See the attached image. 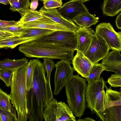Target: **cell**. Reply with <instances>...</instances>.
I'll list each match as a JSON object with an SVG mask.
<instances>
[{
  "label": "cell",
  "instance_id": "cell-19",
  "mask_svg": "<svg viewBox=\"0 0 121 121\" xmlns=\"http://www.w3.org/2000/svg\"><path fill=\"white\" fill-rule=\"evenodd\" d=\"M73 21L79 26L88 27L96 24L99 20L89 12L81 13L75 17Z\"/></svg>",
  "mask_w": 121,
  "mask_h": 121
},
{
  "label": "cell",
  "instance_id": "cell-8",
  "mask_svg": "<svg viewBox=\"0 0 121 121\" xmlns=\"http://www.w3.org/2000/svg\"><path fill=\"white\" fill-rule=\"evenodd\" d=\"M109 50L104 39L95 32L92 36L90 45L84 55L95 64L104 59L108 54Z\"/></svg>",
  "mask_w": 121,
  "mask_h": 121
},
{
  "label": "cell",
  "instance_id": "cell-2",
  "mask_svg": "<svg viewBox=\"0 0 121 121\" xmlns=\"http://www.w3.org/2000/svg\"><path fill=\"white\" fill-rule=\"evenodd\" d=\"M19 50L26 57L72 60L74 50L56 42L37 39L21 44Z\"/></svg>",
  "mask_w": 121,
  "mask_h": 121
},
{
  "label": "cell",
  "instance_id": "cell-28",
  "mask_svg": "<svg viewBox=\"0 0 121 121\" xmlns=\"http://www.w3.org/2000/svg\"><path fill=\"white\" fill-rule=\"evenodd\" d=\"M16 109L11 111L0 108V121H18Z\"/></svg>",
  "mask_w": 121,
  "mask_h": 121
},
{
  "label": "cell",
  "instance_id": "cell-1",
  "mask_svg": "<svg viewBox=\"0 0 121 121\" xmlns=\"http://www.w3.org/2000/svg\"><path fill=\"white\" fill-rule=\"evenodd\" d=\"M34 71L32 86L27 92V116L29 121H42L49 102L44 66L39 58L32 60Z\"/></svg>",
  "mask_w": 121,
  "mask_h": 121
},
{
  "label": "cell",
  "instance_id": "cell-24",
  "mask_svg": "<svg viewBox=\"0 0 121 121\" xmlns=\"http://www.w3.org/2000/svg\"><path fill=\"white\" fill-rule=\"evenodd\" d=\"M43 58V61L42 63L47 74L46 78L48 84V94L51 95H52V92L51 86L50 77L51 71L55 67V64L51 59L47 58Z\"/></svg>",
  "mask_w": 121,
  "mask_h": 121
},
{
  "label": "cell",
  "instance_id": "cell-20",
  "mask_svg": "<svg viewBox=\"0 0 121 121\" xmlns=\"http://www.w3.org/2000/svg\"><path fill=\"white\" fill-rule=\"evenodd\" d=\"M28 59L25 57L18 60L8 58L0 60V69L14 70L28 64Z\"/></svg>",
  "mask_w": 121,
  "mask_h": 121
},
{
  "label": "cell",
  "instance_id": "cell-36",
  "mask_svg": "<svg viewBox=\"0 0 121 121\" xmlns=\"http://www.w3.org/2000/svg\"><path fill=\"white\" fill-rule=\"evenodd\" d=\"M116 24L117 28L118 29H121V13H120L117 17L116 21Z\"/></svg>",
  "mask_w": 121,
  "mask_h": 121
},
{
  "label": "cell",
  "instance_id": "cell-15",
  "mask_svg": "<svg viewBox=\"0 0 121 121\" xmlns=\"http://www.w3.org/2000/svg\"><path fill=\"white\" fill-rule=\"evenodd\" d=\"M120 52L117 50H112L103 59L101 64L105 68V70L121 74Z\"/></svg>",
  "mask_w": 121,
  "mask_h": 121
},
{
  "label": "cell",
  "instance_id": "cell-42",
  "mask_svg": "<svg viewBox=\"0 0 121 121\" xmlns=\"http://www.w3.org/2000/svg\"><path fill=\"white\" fill-rule=\"evenodd\" d=\"M1 69H0V70Z\"/></svg>",
  "mask_w": 121,
  "mask_h": 121
},
{
  "label": "cell",
  "instance_id": "cell-25",
  "mask_svg": "<svg viewBox=\"0 0 121 121\" xmlns=\"http://www.w3.org/2000/svg\"><path fill=\"white\" fill-rule=\"evenodd\" d=\"M10 101V95L0 88V108L10 111L15 109Z\"/></svg>",
  "mask_w": 121,
  "mask_h": 121
},
{
  "label": "cell",
  "instance_id": "cell-12",
  "mask_svg": "<svg viewBox=\"0 0 121 121\" xmlns=\"http://www.w3.org/2000/svg\"><path fill=\"white\" fill-rule=\"evenodd\" d=\"M57 10L63 17L72 21L81 13L89 12L81 0H70L64 4Z\"/></svg>",
  "mask_w": 121,
  "mask_h": 121
},
{
  "label": "cell",
  "instance_id": "cell-16",
  "mask_svg": "<svg viewBox=\"0 0 121 121\" xmlns=\"http://www.w3.org/2000/svg\"><path fill=\"white\" fill-rule=\"evenodd\" d=\"M75 32L78 39L76 50L84 54L90 45L92 35L95 32L91 28L80 26Z\"/></svg>",
  "mask_w": 121,
  "mask_h": 121
},
{
  "label": "cell",
  "instance_id": "cell-26",
  "mask_svg": "<svg viewBox=\"0 0 121 121\" xmlns=\"http://www.w3.org/2000/svg\"><path fill=\"white\" fill-rule=\"evenodd\" d=\"M104 70L105 68L101 63L94 64L88 77L85 79L88 82L97 80L100 77L101 73Z\"/></svg>",
  "mask_w": 121,
  "mask_h": 121
},
{
  "label": "cell",
  "instance_id": "cell-9",
  "mask_svg": "<svg viewBox=\"0 0 121 121\" xmlns=\"http://www.w3.org/2000/svg\"><path fill=\"white\" fill-rule=\"evenodd\" d=\"M71 63L68 60L63 59L55 65L56 71L54 75L55 87L52 92L54 95H58L65 86L67 81L75 71L71 65Z\"/></svg>",
  "mask_w": 121,
  "mask_h": 121
},
{
  "label": "cell",
  "instance_id": "cell-35",
  "mask_svg": "<svg viewBox=\"0 0 121 121\" xmlns=\"http://www.w3.org/2000/svg\"><path fill=\"white\" fill-rule=\"evenodd\" d=\"M14 35L12 33L3 30H0V38H3Z\"/></svg>",
  "mask_w": 121,
  "mask_h": 121
},
{
  "label": "cell",
  "instance_id": "cell-3",
  "mask_svg": "<svg viewBox=\"0 0 121 121\" xmlns=\"http://www.w3.org/2000/svg\"><path fill=\"white\" fill-rule=\"evenodd\" d=\"M27 65L13 71L9 95L11 103L17 112L18 121L28 119L25 78Z\"/></svg>",
  "mask_w": 121,
  "mask_h": 121
},
{
  "label": "cell",
  "instance_id": "cell-10",
  "mask_svg": "<svg viewBox=\"0 0 121 121\" xmlns=\"http://www.w3.org/2000/svg\"><path fill=\"white\" fill-rule=\"evenodd\" d=\"M95 32L104 39L110 49L121 51V32H116L110 23H100L96 26Z\"/></svg>",
  "mask_w": 121,
  "mask_h": 121
},
{
  "label": "cell",
  "instance_id": "cell-6",
  "mask_svg": "<svg viewBox=\"0 0 121 121\" xmlns=\"http://www.w3.org/2000/svg\"><path fill=\"white\" fill-rule=\"evenodd\" d=\"M45 121H76L68 105L58 102L54 98L50 100L43 114Z\"/></svg>",
  "mask_w": 121,
  "mask_h": 121
},
{
  "label": "cell",
  "instance_id": "cell-18",
  "mask_svg": "<svg viewBox=\"0 0 121 121\" xmlns=\"http://www.w3.org/2000/svg\"><path fill=\"white\" fill-rule=\"evenodd\" d=\"M102 10L106 16H114L121 11V0H104Z\"/></svg>",
  "mask_w": 121,
  "mask_h": 121
},
{
  "label": "cell",
  "instance_id": "cell-21",
  "mask_svg": "<svg viewBox=\"0 0 121 121\" xmlns=\"http://www.w3.org/2000/svg\"><path fill=\"white\" fill-rule=\"evenodd\" d=\"M23 38L18 36L0 38V49L9 48L13 49L19 45L24 44Z\"/></svg>",
  "mask_w": 121,
  "mask_h": 121
},
{
  "label": "cell",
  "instance_id": "cell-39",
  "mask_svg": "<svg viewBox=\"0 0 121 121\" xmlns=\"http://www.w3.org/2000/svg\"><path fill=\"white\" fill-rule=\"evenodd\" d=\"M83 2H86V1H88L90 0H81Z\"/></svg>",
  "mask_w": 121,
  "mask_h": 121
},
{
  "label": "cell",
  "instance_id": "cell-14",
  "mask_svg": "<svg viewBox=\"0 0 121 121\" xmlns=\"http://www.w3.org/2000/svg\"><path fill=\"white\" fill-rule=\"evenodd\" d=\"M72 60L74 70L84 78L88 77L94 64L79 51H77Z\"/></svg>",
  "mask_w": 121,
  "mask_h": 121
},
{
  "label": "cell",
  "instance_id": "cell-13",
  "mask_svg": "<svg viewBox=\"0 0 121 121\" xmlns=\"http://www.w3.org/2000/svg\"><path fill=\"white\" fill-rule=\"evenodd\" d=\"M17 24L21 26L24 28H36L51 30L55 31H71L66 27L53 21L44 15L42 18L36 20Z\"/></svg>",
  "mask_w": 121,
  "mask_h": 121
},
{
  "label": "cell",
  "instance_id": "cell-27",
  "mask_svg": "<svg viewBox=\"0 0 121 121\" xmlns=\"http://www.w3.org/2000/svg\"><path fill=\"white\" fill-rule=\"evenodd\" d=\"M34 71L33 64L32 60L29 61L26 74V88L27 91L31 88L33 81Z\"/></svg>",
  "mask_w": 121,
  "mask_h": 121
},
{
  "label": "cell",
  "instance_id": "cell-17",
  "mask_svg": "<svg viewBox=\"0 0 121 121\" xmlns=\"http://www.w3.org/2000/svg\"><path fill=\"white\" fill-rule=\"evenodd\" d=\"M39 10L46 16L55 22L68 28L71 31H76L79 28V26L76 25L73 22L63 17L59 13L56 8L46 10L42 7Z\"/></svg>",
  "mask_w": 121,
  "mask_h": 121
},
{
  "label": "cell",
  "instance_id": "cell-37",
  "mask_svg": "<svg viewBox=\"0 0 121 121\" xmlns=\"http://www.w3.org/2000/svg\"><path fill=\"white\" fill-rule=\"evenodd\" d=\"M77 121H95V120H94L92 118L89 117H86L83 119H81V118H79L78 120Z\"/></svg>",
  "mask_w": 121,
  "mask_h": 121
},
{
  "label": "cell",
  "instance_id": "cell-31",
  "mask_svg": "<svg viewBox=\"0 0 121 121\" xmlns=\"http://www.w3.org/2000/svg\"><path fill=\"white\" fill-rule=\"evenodd\" d=\"M2 29L10 32L14 35L18 36L23 32L24 28L17 24L10 26L2 27Z\"/></svg>",
  "mask_w": 121,
  "mask_h": 121
},
{
  "label": "cell",
  "instance_id": "cell-5",
  "mask_svg": "<svg viewBox=\"0 0 121 121\" xmlns=\"http://www.w3.org/2000/svg\"><path fill=\"white\" fill-rule=\"evenodd\" d=\"M106 84L103 77L88 82L85 95L88 107L103 121H104L105 110L108 106L107 99L104 89Z\"/></svg>",
  "mask_w": 121,
  "mask_h": 121
},
{
  "label": "cell",
  "instance_id": "cell-11",
  "mask_svg": "<svg viewBox=\"0 0 121 121\" xmlns=\"http://www.w3.org/2000/svg\"><path fill=\"white\" fill-rule=\"evenodd\" d=\"M38 39L60 43L74 51L76 50L77 45V35L76 32L73 31H55Z\"/></svg>",
  "mask_w": 121,
  "mask_h": 121
},
{
  "label": "cell",
  "instance_id": "cell-41",
  "mask_svg": "<svg viewBox=\"0 0 121 121\" xmlns=\"http://www.w3.org/2000/svg\"><path fill=\"white\" fill-rule=\"evenodd\" d=\"M59 0L60 1H62V0Z\"/></svg>",
  "mask_w": 121,
  "mask_h": 121
},
{
  "label": "cell",
  "instance_id": "cell-23",
  "mask_svg": "<svg viewBox=\"0 0 121 121\" xmlns=\"http://www.w3.org/2000/svg\"><path fill=\"white\" fill-rule=\"evenodd\" d=\"M44 15L40 11H33L29 8L25 11L24 15L17 21V24L36 20L43 17Z\"/></svg>",
  "mask_w": 121,
  "mask_h": 121
},
{
  "label": "cell",
  "instance_id": "cell-22",
  "mask_svg": "<svg viewBox=\"0 0 121 121\" xmlns=\"http://www.w3.org/2000/svg\"><path fill=\"white\" fill-rule=\"evenodd\" d=\"M10 5V9L13 12L17 11L21 17L25 14L26 11L30 7L29 0H8Z\"/></svg>",
  "mask_w": 121,
  "mask_h": 121
},
{
  "label": "cell",
  "instance_id": "cell-34",
  "mask_svg": "<svg viewBox=\"0 0 121 121\" xmlns=\"http://www.w3.org/2000/svg\"><path fill=\"white\" fill-rule=\"evenodd\" d=\"M39 0H31L30 4V9L33 11H35L39 4Z\"/></svg>",
  "mask_w": 121,
  "mask_h": 121
},
{
  "label": "cell",
  "instance_id": "cell-7",
  "mask_svg": "<svg viewBox=\"0 0 121 121\" xmlns=\"http://www.w3.org/2000/svg\"><path fill=\"white\" fill-rule=\"evenodd\" d=\"M108 106L104 114V121H121V92L105 87Z\"/></svg>",
  "mask_w": 121,
  "mask_h": 121
},
{
  "label": "cell",
  "instance_id": "cell-30",
  "mask_svg": "<svg viewBox=\"0 0 121 121\" xmlns=\"http://www.w3.org/2000/svg\"><path fill=\"white\" fill-rule=\"evenodd\" d=\"M43 8L46 10H51L60 7L62 5V1L59 0H43Z\"/></svg>",
  "mask_w": 121,
  "mask_h": 121
},
{
  "label": "cell",
  "instance_id": "cell-38",
  "mask_svg": "<svg viewBox=\"0 0 121 121\" xmlns=\"http://www.w3.org/2000/svg\"><path fill=\"white\" fill-rule=\"evenodd\" d=\"M0 3L6 5L10 4L8 0H0Z\"/></svg>",
  "mask_w": 121,
  "mask_h": 121
},
{
  "label": "cell",
  "instance_id": "cell-32",
  "mask_svg": "<svg viewBox=\"0 0 121 121\" xmlns=\"http://www.w3.org/2000/svg\"><path fill=\"white\" fill-rule=\"evenodd\" d=\"M107 82L111 87L121 86V74H112L108 79Z\"/></svg>",
  "mask_w": 121,
  "mask_h": 121
},
{
  "label": "cell",
  "instance_id": "cell-4",
  "mask_svg": "<svg viewBox=\"0 0 121 121\" xmlns=\"http://www.w3.org/2000/svg\"><path fill=\"white\" fill-rule=\"evenodd\" d=\"M65 87L68 105L73 115L80 118L86 108V81L78 73L73 74L67 81Z\"/></svg>",
  "mask_w": 121,
  "mask_h": 121
},
{
  "label": "cell",
  "instance_id": "cell-40",
  "mask_svg": "<svg viewBox=\"0 0 121 121\" xmlns=\"http://www.w3.org/2000/svg\"><path fill=\"white\" fill-rule=\"evenodd\" d=\"M43 0H39V1H43Z\"/></svg>",
  "mask_w": 121,
  "mask_h": 121
},
{
  "label": "cell",
  "instance_id": "cell-33",
  "mask_svg": "<svg viewBox=\"0 0 121 121\" xmlns=\"http://www.w3.org/2000/svg\"><path fill=\"white\" fill-rule=\"evenodd\" d=\"M17 22L14 21H5L0 20V26L5 27L16 25Z\"/></svg>",
  "mask_w": 121,
  "mask_h": 121
},
{
  "label": "cell",
  "instance_id": "cell-29",
  "mask_svg": "<svg viewBox=\"0 0 121 121\" xmlns=\"http://www.w3.org/2000/svg\"><path fill=\"white\" fill-rule=\"evenodd\" d=\"M12 74V70L7 69H1L0 70V79L7 87L10 86Z\"/></svg>",
  "mask_w": 121,
  "mask_h": 121
}]
</instances>
